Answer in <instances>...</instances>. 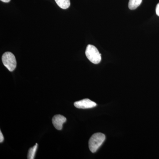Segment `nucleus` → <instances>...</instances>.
Instances as JSON below:
<instances>
[{
	"instance_id": "nucleus-1",
	"label": "nucleus",
	"mask_w": 159,
	"mask_h": 159,
	"mask_svg": "<svg viewBox=\"0 0 159 159\" xmlns=\"http://www.w3.org/2000/svg\"><path fill=\"white\" fill-rule=\"evenodd\" d=\"M105 135L101 133L94 134L91 137L89 141V148L91 152L95 153L105 140Z\"/></svg>"
},
{
	"instance_id": "nucleus-7",
	"label": "nucleus",
	"mask_w": 159,
	"mask_h": 159,
	"mask_svg": "<svg viewBox=\"0 0 159 159\" xmlns=\"http://www.w3.org/2000/svg\"><path fill=\"white\" fill-rule=\"evenodd\" d=\"M142 0H129V8L131 10H134L137 8L142 2Z\"/></svg>"
},
{
	"instance_id": "nucleus-3",
	"label": "nucleus",
	"mask_w": 159,
	"mask_h": 159,
	"mask_svg": "<svg viewBox=\"0 0 159 159\" xmlns=\"http://www.w3.org/2000/svg\"><path fill=\"white\" fill-rule=\"evenodd\" d=\"M4 65L10 72H12L16 66V61L14 54L10 52H6L2 56Z\"/></svg>"
},
{
	"instance_id": "nucleus-10",
	"label": "nucleus",
	"mask_w": 159,
	"mask_h": 159,
	"mask_svg": "<svg viewBox=\"0 0 159 159\" xmlns=\"http://www.w3.org/2000/svg\"><path fill=\"white\" fill-rule=\"evenodd\" d=\"M156 12L158 16H159V3L157 5L156 9Z\"/></svg>"
},
{
	"instance_id": "nucleus-11",
	"label": "nucleus",
	"mask_w": 159,
	"mask_h": 159,
	"mask_svg": "<svg viewBox=\"0 0 159 159\" xmlns=\"http://www.w3.org/2000/svg\"><path fill=\"white\" fill-rule=\"evenodd\" d=\"M1 1H2V2H4L8 3L10 2L11 0H1Z\"/></svg>"
},
{
	"instance_id": "nucleus-4",
	"label": "nucleus",
	"mask_w": 159,
	"mask_h": 159,
	"mask_svg": "<svg viewBox=\"0 0 159 159\" xmlns=\"http://www.w3.org/2000/svg\"><path fill=\"white\" fill-rule=\"evenodd\" d=\"M74 105L77 108L88 109L95 107L97 106V104L90 99H85L75 102L74 103Z\"/></svg>"
},
{
	"instance_id": "nucleus-5",
	"label": "nucleus",
	"mask_w": 159,
	"mask_h": 159,
	"mask_svg": "<svg viewBox=\"0 0 159 159\" xmlns=\"http://www.w3.org/2000/svg\"><path fill=\"white\" fill-rule=\"evenodd\" d=\"M66 121V118L60 115L54 116L52 118V123L54 127L57 130H61L63 124Z\"/></svg>"
},
{
	"instance_id": "nucleus-6",
	"label": "nucleus",
	"mask_w": 159,
	"mask_h": 159,
	"mask_svg": "<svg viewBox=\"0 0 159 159\" xmlns=\"http://www.w3.org/2000/svg\"><path fill=\"white\" fill-rule=\"evenodd\" d=\"M57 5L61 9H68L70 5V0H55Z\"/></svg>"
},
{
	"instance_id": "nucleus-8",
	"label": "nucleus",
	"mask_w": 159,
	"mask_h": 159,
	"mask_svg": "<svg viewBox=\"0 0 159 159\" xmlns=\"http://www.w3.org/2000/svg\"><path fill=\"white\" fill-rule=\"evenodd\" d=\"M38 145L37 143H36V144L34 146L29 149L28 155V159H33L34 158V156H35V153H36L38 148Z\"/></svg>"
},
{
	"instance_id": "nucleus-9",
	"label": "nucleus",
	"mask_w": 159,
	"mask_h": 159,
	"mask_svg": "<svg viewBox=\"0 0 159 159\" xmlns=\"http://www.w3.org/2000/svg\"><path fill=\"white\" fill-rule=\"evenodd\" d=\"M4 136H3V134L2 133V131H0V142L2 143L4 141Z\"/></svg>"
},
{
	"instance_id": "nucleus-2",
	"label": "nucleus",
	"mask_w": 159,
	"mask_h": 159,
	"mask_svg": "<svg viewBox=\"0 0 159 159\" xmlns=\"http://www.w3.org/2000/svg\"><path fill=\"white\" fill-rule=\"evenodd\" d=\"M85 55L88 59L95 64H99L101 61V54L93 45L89 44L87 46L86 49Z\"/></svg>"
}]
</instances>
